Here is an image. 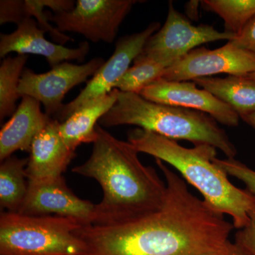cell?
<instances>
[{"label":"cell","instance_id":"obj_8","mask_svg":"<svg viewBox=\"0 0 255 255\" xmlns=\"http://www.w3.org/2000/svg\"><path fill=\"white\" fill-rule=\"evenodd\" d=\"M159 28L160 23L152 22L142 31L117 40L112 56L87 82L80 95L63 105L54 119L62 123L79 109L112 92L130 68V63L142 53L149 38Z\"/></svg>","mask_w":255,"mask_h":255},{"label":"cell","instance_id":"obj_12","mask_svg":"<svg viewBox=\"0 0 255 255\" xmlns=\"http://www.w3.org/2000/svg\"><path fill=\"white\" fill-rule=\"evenodd\" d=\"M139 95L155 103L204 112L228 127L239 124V115L231 107L204 89L198 88L193 81H168L160 78L145 87Z\"/></svg>","mask_w":255,"mask_h":255},{"label":"cell","instance_id":"obj_18","mask_svg":"<svg viewBox=\"0 0 255 255\" xmlns=\"http://www.w3.org/2000/svg\"><path fill=\"white\" fill-rule=\"evenodd\" d=\"M28 158L11 156L0 165V205L8 212L17 213L28 191Z\"/></svg>","mask_w":255,"mask_h":255},{"label":"cell","instance_id":"obj_26","mask_svg":"<svg viewBox=\"0 0 255 255\" xmlns=\"http://www.w3.org/2000/svg\"><path fill=\"white\" fill-rule=\"evenodd\" d=\"M231 41L235 46L255 56V16L243 28L240 34Z\"/></svg>","mask_w":255,"mask_h":255},{"label":"cell","instance_id":"obj_20","mask_svg":"<svg viewBox=\"0 0 255 255\" xmlns=\"http://www.w3.org/2000/svg\"><path fill=\"white\" fill-rule=\"evenodd\" d=\"M204 9L219 15L225 23V31L238 36L255 16V0H204Z\"/></svg>","mask_w":255,"mask_h":255},{"label":"cell","instance_id":"obj_17","mask_svg":"<svg viewBox=\"0 0 255 255\" xmlns=\"http://www.w3.org/2000/svg\"><path fill=\"white\" fill-rule=\"evenodd\" d=\"M193 82L231 107L240 119L255 112V80L228 75L224 78H197Z\"/></svg>","mask_w":255,"mask_h":255},{"label":"cell","instance_id":"obj_21","mask_svg":"<svg viewBox=\"0 0 255 255\" xmlns=\"http://www.w3.org/2000/svg\"><path fill=\"white\" fill-rule=\"evenodd\" d=\"M166 68L162 64L142 55L141 53L133 61L114 89L123 92L140 94L145 87L162 78Z\"/></svg>","mask_w":255,"mask_h":255},{"label":"cell","instance_id":"obj_1","mask_svg":"<svg viewBox=\"0 0 255 255\" xmlns=\"http://www.w3.org/2000/svg\"><path fill=\"white\" fill-rule=\"evenodd\" d=\"M155 162L167 185L162 207L124 222L82 226L75 231L85 245L80 255L228 254L233 223L191 193L162 161Z\"/></svg>","mask_w":255,"mask_h":255},{"label":"cell","instance_id":"obj_22","mask_svg":"<svg viewBox=\"0 0 255 255\" xmlns=\"http://www.w3.org/2000/svg\"><path fill=\"white\" fill-rule=\"evenodd\" d=\"M75 3L76 1L73 0H25V15L26 18H34L39 27L46 33L48 32L55 43L63 46L68 41H73V39L50 24L44 8H49L54 11V14H58L71 11L75 7Z\"/></svg>","mask_w":255,"mask_h":255},{"label":"cell","instance_id":"obj_28","mask_svg":"<svg viewBox=\"0 0 255 255\" xmlns=\"http://www.w3.org/2000/svg\"><path fill=\"white\" fill-rule=\"evenodd\" d=\"M243 122H246L247 124L251 126L252 128L255 130V112H252L249 114H247L246 116H243L241 118Z\"/></svg>","mask_w":255,"mask_h":255},{"label":"cell","instance_id":"obj_19","mask_svg":"<svg viewBox=\"0 0 255 255\" xmlns=\"http://www.w3.org/2000/svg\"><path fill=\"white\" fill-rule=\"evenodd\" d=\"M28 55L6 57L0 66V121L11 117L17 107L16 102L21 95L18 87Z\"/></svg>","mask_w":255,"mask_h":255},{"label":"cell","instance_id":"obj_4","mask_svg":"<svg viewBox=\"0 0 255 255\" xmlns=\"http://www.w3.org/2000/svg\"><path fill=\"white\" fill-rule=\"evenodd\" d=\"M101 127L136 126L176 140L194 145L207 144L235 158L237 149L226 131L211 116L199 111L155 103L139 94L119 91L113 107L100 119Z\"/></svg>","mask_w":255,"mask_h":255},{"label":"cell","instance_id":"obj_9","mask_svg":"<svg viewBox=\"0 0 255 255\" xmlns=\"http://www.w3.org/2000/svg\"><path fill=\"white\" fill-rule=\"evenodd\" d=\"M102 58H95L82 65L64 62L46 73L38 74L25 68L18 92L28 96L43 105L45 113L55 119L63 107L64 97L73 87L86 82L105 63Z\"/></svg>","mask_w":255,"mask_h":255},{"label":"cell","instance_id":"obj_3","mask_svg":"<svg viewBox=\"0 0 255 255\" xmlns=\"http://www.w3.org/2000/svg\"><path fill=\"white\" fill-rule=\"evenodd\" d=\"M127 141L138 153L152 156L177 169L211 209L232 218L235 228L246 227L255 214V194L236 187L215 163L216 147L201 144L188 148L176 140L139 128L129 132Z\"/></svg>","mask_w":255,"mask_h":255},{"label":"cell","instance_id":"obj_23","mask_svg":"<svg viewBox=\"0 0 255 255\" xmlns=\"http://www.w3.org/2000/svg\"><path fill=\"white\" fill-rule=\"evenodd\" d=\"M215 163L223 169L228 175L237 178L246 184V189L255 195V171L236 158L219 159L215 157Z\"/></svg>","mask_w":255,"mask_h":255},{"label":"cell","instance_id":"obj_24","mask_svg":"<svg viewBox=\"0 0 255 255\" xmlns=\"http://www.w3.org/2000/svg\"><path fill=\"white\" fill-rule=\"evenodd\" d=\"M26 18L24 1L1 0L0 1V24L15 23L19 24Z\"/></svg>","mask_w":255,"mask_h":255},{"label":"cell","instance_id":"obj_7","mask_svg":"<svg viewBox=\"0 0 255 255\" xmlns=\"http://www.w3.org/2000/svg\"><path fill=\"white\" fill-rule=\"evenodd\" d=\"M137 2L135 0H78L71 11L54 14L46 12L49 21L62 33H79L93 43H112L121 24Z\"/></svg>","mask_w":255,"mask_h":255},{"label":"cell","instance_id":"obj_2","mask_svg":"<svg viewBox=\"0 0 255 255\" xmlns=\"http://www.w3.org/2000/svg\"><path fill=\"white\" fill-rule=\"evenodd\" d=\"M97 139L87 161L73 172L95 179L103 191L96 204L94 224L124 222L155 212L162 207L167 185L155 169L142 163L138 152L97 124Z\"/></svg>","mask_w":255,"mask_h":255},{"label":"cell","instance_id":"obj_5","mask_svg":"<svg viewBox=\"0 0 255 255\" xmlns=\"http://www.w3.org/2000/svg\"><path fill=\"white\" fill-rule=\"evenodd\" d=\"M81 223L58 216H0V255H80L85 245L75 235Z\"/></svg>","mask_w":255,"mask_h":255},{"label":"cell","instance_id":"obj_11","mask_svg":"<svg viewBox=\"0 0 255 255\" xmlns=\"http://www.w3.org/2000/svg\"><path fill=\"white\" fill-rule=\"evenodd\" d=\"M28 183L27 194L17 213L72 218L82 226L95 223L96 204L75 195L63 177Z\"/></svg>","mask_w":255,"mask_h":255},{"label":"cell","instance_id":"obj_16","mask_svg":"<svg viewBox=\"0 0 255 255\" xmlns=\"http://www.w3.org/2000/svg\"><path fill=\"white\" fill-rule=\"evenodd\" d=\"M119 90L112 92L84 106L60 123V132L69 148L75 151L82 143L95 141L96 127L100 119L111 110L118 97Z\"/></svg>","mask_w":255,"mask_h":255},{"label":"cell","instance_id":"obj_6","mask_svg":"<svg viewBox=\"0 0 255 255\" xmlns=\"http://www.w3.org/2000/svg\"><path fill=\"white\" fill-rule=\"evenodd\" d=\"M236 37L233 33L218 31L211 25L194 26L170 1L165 23L149 38L141 54L168 68L201 44L221 40L232 41Z\"/></svg>","mask_w":255,"mask_h":255},{"label":"cell","instance_id":"obj_27","mask_svg":"<svg viewBox=\"0 0 255 255\" xmlns=\"http://www.w3.org/2000/svg\"><path fill=\"white\" fill-rule=\"evenodd\" d=\"M200 1H191L189 4L186 6L187 13L189 14V17L191 18H197L198 16V5L199 4Z\"/></svg>","mask_w":255,"mask_h":255},{"label":"cell","instance_id":"obj_10","mask_svg":"<svg viewBox=\"0 0 255 255\" xmlns=\"http://www.w3.org/2000/svg\"><path fill=\"white\" fill-rule=\"evenodd\" d=\"M255 70V55L228 41L214 50L201 47L191 50L166 69L162 78L168 81H193L220 73L247 76Z\"/></svg>","mask_w":255,"mask_h":255},{"label":"cell","instance_id":"obj_29","mask_svg":"<svg viewBox=\"0 0 255 255\" xmlns=\"http://www.w3.org/2000/svg\"><path fill=\"white\" fill-rule=\"evenodd\" d=\"M226 255H246L234 243H230L229 249Z\"/></svg>","mask_w":255,"mask_h":255},{"label":"cell","instance_id":"obj_15","mask_svg":"<svg viewBox=\"0 0 255 255\" xmlns=\"http://www.w3.org/2000/svg\"><path fill=\"white\" fill-rule=\"evenodd\" d=\"M50 118L41 109V103L28 96H22L20 105L0 131V161L18 150L30 152L36 135Z\"/></svg>","mask_w":255,"mask_h":255},{"label":"cell","instance_id":"obj_14","mask_svg":"<svg viewBox=\"0 0 255 255\" xmlns=\"http://www.w3.org/2000/svg\"><path fill=\"white\" fill-rule=\"evenodd\" d=\"M60 122L50 119L32 143L26 167L28 182H41L63 177L76 156L60 132Z\"/></svg>","mask_w":255,"mask_h":255},{"label":"cell","instance_id":"obj_30","mask_svg":"<svg viewBox=\"0 0 255 255\" xmlns=\"http://www.w3.org/2000/svg\"><path fill=\"white\" fill-rule=\"evenodd\" d=\"M246 77H248V78L253 79V80H255V70L254 72H253V73L249 74V75H247Z\"/></svg>","mask_w":255,"mask_h":255},{"label":"cell","instance_id":"obj_25","mask_svg":"<svg viewBox=\"0 0 255 255\" xmlns=\"http://www.w3.org/2000/svg\"><path fill=\"white\" fill-rule=\"evenodd\" d=\"M234 243L246 255H255V214L246 227L238 230Z\"/></svg>","mask_w":255,"mask_h":255},{"label":"cell","instance_id":"obj_13","mask_svg":"<svg viewBox=\"0 0 255 255\" xmlns=\"http://www.w3.org/2000/svg\"><path fill=\"white\" fill-rule=\"evenodd\" d=\"M45 32L33 18H25L9 34H0V58L11 53L44 57L51 68L70 60L82 62L90 52V43L81 42L77 48H67L46 39Z\"/></svg>","mask_w":255,"mask_h":255}]
</instances>
